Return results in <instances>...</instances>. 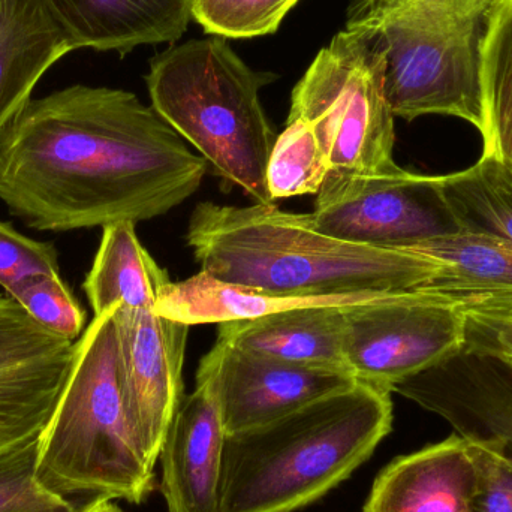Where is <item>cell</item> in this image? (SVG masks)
<instances>
[{
    "label": "cell",
    "instance_id": "6da1fadb",
    "mask_svg": "<svg viewBox=\"0 0 512 512\" xmlns=\"http://www.w3.org/2000/svg\"><path fill=\"white\" fill-rule=\"evenodd\" d=\"M209 164L137 95L74 84L0 132V201L36 231L146 222L185 203Z\"/></svg>",
    "mask_w": 512,
    "mask_h": 512
},
{
    "label": "cell",
    "instance_id": "7a4b0ae2",
    "mask_svg": "<svg viewBox=\"0 0 512 512\" xmlns=\"http://www.w3.org/2000/svg\"><path fill=\"white\" fill-rule=\"evenodd\" d=\"M186 243L203 273L292 297L426 289L439 270L415 252L334 239L313 228L309 213L283 212L274 204H198Z\"/></svg>",
    "mask_w": 512,
    "mask_h": 512
},
{
    "label": "cell",
    "instance_id": "3957f363",
    "mask_svg": "<svg viewBox=\"0 0 512 512\" xmlns=\"http://www.w3.org/2000/svg\"><path fill=\"white\" fill-rule=\"evenodd\" d=\"M391 394L357 381L264 426L227 433L219 512H291L327 495L391 432Z\"/></svg>",
    "mask_w": 512,
    "mask_h": 512
},
{
    "label": "cell",
    "instance_id": "277c9868",
    "mask_svg": "<svg viewBox=\"0 0 512 512\" xmlns=\"http://www.w3.org/2000/svg\"><path fill=\"white\" fill-rule=\"evenodd\" d=\"M498 0H354L345 30L384 62L394 117H459L487 132L481 54Z\"/></svg>",
    "mask_w": 512,
    "mask_h": 512
},
{
    "label": "cell",
    "instance_id": "5b68a950",
    "mask_svg": "<svg viewBox=\"0 0 512 512\" xmlns=\"http://www.w3.org/2000/svg\"><path fill=\"white\" fill-rule=\"evenodd\" d=\"M117 306L93 316L75 342L65 387L39 436L36 480L65 501L141 504L153 489L155 468L135 441L123 402Z\"/></svg>",
    "mask_w": 512,
    "mask_h": 512
},
{
    "label": "cell",
    "instance_id": "8992f818",
    "mask_svg": "<svg viewBox=\"0 0 512 512\" xmlns=\"http://www.w3.org/2000/svg\"><path fill=\"white\" fill-rule=\"evenodd\" d=\"M276 75L249 68L219 36L156 54L146 75L156 113L216 176L255 204H273L267 165L277 134L261 104Z\"/></svg>",
    "mask_w": 512,
    "mask_h": 512
},
{
    "label": "cell",
    "instance_id": "52a82bcc",
    "mask_svg": "<svg viewBox=\"0 0 512 512\" xmlns=\"http://www.w3.org/2000/svg\"><path fill=\"white\" fill-rule=\"evenodd\" d=\"M288 119L309 123L331 173L382 174L394 162V117L384 62L360 36L342 30L316 54L292 90Z\"/></svg>",
    "mask_w": 512,
    "mask_h": 512
},
{
    "label": "cell",
    "instance_id": "ba28073f",
    "mask_svg": "<svg viewBox=\"0 0 512 512\" xmlns=\"http://www.w3.org/2000/svg\"><path fill=\"white\" fill-rule=\"evenodd\" d=\"M345 357L358 381L393 388L453 361L468 342V315L429 289L346 307Z\"/></svg>",
    "mask_w": 512,
    "mask_h": 512
},
{
    "label": "cell",
    "instance_id": "9c48e42d",
    "mask_svg": "<svg viewBox=\"0 0 512 512\" xmlns=\"http://www.w3.org/2000/svg\"><path fill=\"white\" fill-rule=\"evenodd\" d=\"M313 228L343 242L408 251L462 233L442 191V176L330 173L309 213Z\"/></svg>",
    "mask_w": 512,
    "mask_h": 512
},
{
    "label": "cell",
    "instance_id": "30bf717a",
    "mask_svg": "<svg viewBox=\"0 0 512 512\" xmlns=\"http://www.w3.org/2000/svg\"><path fill=\"white\" fill-rule=\"evenodd\" d=\"M120 382L129 426L155 468L165 436L183 402V366L191 325L155 310L114 312Z\"/></svg>",
    "mask_w": 512,
    "mask_h": 512
},
{
    "label": "cell",
    "instance_id": "8fae6325",
    "mask_svg": "<svg viewBox=\"0 0 512 512\" xmlns=\"http://www.w3.org/2000/svg\"><path fill=\"white\" fill-rule=\"evenodd\" d=\"M75 342L0 295V454L38 439L65 387Z\"/></svg>",
    "mask_w": 512,
    "mask_h": 512
},
{
    "label": "cell",
    "instance_id": "7c38bea8",
    "mask_svg": "<svg viewBox=\"0 0 512 512\" xmlns=\"http://www.w3.org/2000/svg\"><path fill=\"white\" fill-rule=\"evenodd\" d=\"M197 373L212 381L227 433L264 426L358 381L346 370L288 363L219 339Z\"/></svg>",
    "mask_w": 512,
    "mask_h": 512
},
{
    "label": "cell",
    "instance_id": "4fadbf2b",
    "mask_svg": "<svg viewBox=\"0 0 512 512\" xmlns=\"http://www.w3.org/2000/svg\"><path fill=\"white\" fill-rule=\"evenodd\" d=\"M225 436L212 381L197 373V387L177 409L159 456L168 512H219Z\"/></svg>",
    "mask_w": 512,
    "mask_h": 512
},
{
    "label": "cell",
    "instance_id": "5bb4252c",
    "mask_svg": "<svg viewBox=\"0 0 512 512\" xmlns=\"http://www.w3.org/2000/svg\"><path fill=\"white\" fill-rule=\"evenodd\" d=\"M478 475L474 441L454 433L393 460L373 483L363 512H471Z\"/></svg>",
    "mask_w": 512,
    "mask_h": 512
},
{
    "label": "cell",
    "instance_id": "9a60e30c",
    "mask_svg": "<svg viewBox=\"0 0 512 512\" xmlns=\"http://www.w3.org/2000/svg\"><path fill=\"white\" fill-rule=\"evenodd\" d=\"M74 50L128 54L182 38L192 0H41Z\"/></svg>",
    "mask_w": 512,
    "mask_h": 512
},
{
    "label": "cell",
    "instance_id": "2e32d148",
    "mask_svg": "<svg viewBox=\"0 0 512 512\" xmlns=\"http://www.w3.org/2000/svg\"><path fill=\"white\" fill-rule=\"evenodd\" d=\"M345 309L310 307L222 322L218 324V339L264 357L349 372Z\"/></svg>",
    "mask_w": 512,
    "mask_h": 512
},
{
    "label": "cell",
    "instance_id": "e0dca14e",
    "mask_svg": "<svg viewBox=\"0 0 512 512\" xmlns=\"http://www.w3.org/2000/svg\"><path fill=\"white\" fill-rule=\"evenodd\" d=\"M510 376L505 379L496 373H468L448 379L432 369L400 382L393 393L441 415L459 435L493 442L512 457Z\"/></svg>",
    "mask_w": 512,
    "mask_h": 512
},
{
    "label": "cell",
    "instance_id": "ac0fdd59",
    "mask_svg": "<svg viewBox=\"0 0 512 512\" xmlns=\"http://www.w3.org/2000/svg\"><path fill=\"white\" fill-rule=\"evenodd\" d=\"M74 51L41 0H0V132L45 72Z\"/></svg>",
    "mask_w": 512,
    "mask_h": 512
},
{
    "label": "cell",
    "instance_id": "d6986e66",
    "mask_svg": "<svg viewBox=\"0 0 512 512\" xmlns=\"http://www.w3.org/2000/svg\"><path fill=\"white\" fill-rule=\"evenodd\" d=\"M387 294L391 292L292 297L231 285L200 271L189 279L168 283L159 295L155 312L165 318L194 327L201 324H222L240 319L259 318L310 307L358 306Z\"/></svg>",
    "mask_w": 512,
    "mask_h": 512
},
{
    "label": "cell",
    "instance_id": "ffe728a7",
    "mask_svg": "<svg viewBox=\"0 0 512 512\" xmlns=\"http://www.w3.org/2000/svg\"><path fill=\"white\" fill-rule=\"evenodd\" d=\"M409 252L438 264L427 286L460 306L481 301H512V243L481 234L457 233L418 243Z\"/></svg>",
    "mask_w": 512,
    "mask_h": 512
},
{
    "label": "cell",
    "instance_id": "44dd1931",
    "mask_svg": "<svg viewBox=\"0 0 512 512\" xmlns=\"http://www.w3.org/2000/svg\"><path fill=\"white\" fill-rule=\"evenodd\" d=\"M134 222L102 228L101 243L83 283L95 315L110 307L155 310L162 289L171 282L135 233Z\"/></svg>",
    "mask_w": 512,
    "mask_h": 512
},
{
    "label": "cell",
    "instance_id": "7402d4cb",
    "mask_svg": "<svg viewBox=\"0 0 512 512\" xmlns=\"http://www.w3.org/2000/svg\"><path fill=\"white\" fill-rule=\"evenodd\" d=\"M442 191L463 233L512 243V159L483 153L472 167L442 176Z\"/></svg>",
    "mask_w": 512,
    "mask_h": 512
},
{
    "label": "cell",
    "instance_id": "603a6c76",
    "mask_svg": "<svg viewBox=\"0 0 512 512\" xmlns=\"http://www.w3.org/2000/svg\"><path fill=\"white\" fill-rule=\"evenodd\" d=\"M487 132L483 153L512 159V0H498L481 54Z\"/></svg>",
    "mask_w": 512,
    "mask_h": 512
},
{
    "label": "cell",
    "instance_id": "cb8c5ba5",
    "mask_svg": "<svg viewBox=\"0 0 512 512\" xmlns=\"http://www.w3.org/2000/svg\"><path fill=\"white\" fill-rule=\"evenodd\" d=\"M331 167L309 123L288 119L277 135L267 165V188L271 201L316 195Z\"/></svg>",
    "mask_w": 512,
    "mask_h": 512
},
{
    "label": "cell",
    "instance_id": "d4e9b609",
    "mask_svg": "<svg viewBox=\"0 0 512 512\" xmlns=\"http://www.w3.org/2000/svg\"><path fill=\"white\" fill-rule=\"evenodd\" d=\"M298 0H192V18L219 38L273 35Z\"/></svg>",
    "mask_w": 512,
    "mask_h": 512
},
{
    "label": "cell",
    "instance_id": "484cf974",
    "mask_svg": "<svg viewBox=\"0 0 512 512\" xmlns=\"http://www.w3.org/2000/svg\"><path fill=\"white\" fill-rule=\"evenodd\" d=\"M9 297L45 330L63 339H80L86 330V310L60 274H41L15 286Z\"/></svg>",
    "mask_w": 512,
    "mask_h": 512
},
{
    "label": "cell",
    "instance_id": "4316f807",
    "mask_svg": "<svg viewBox=\"0 0 512 512\" xmlns=\"http://www.w3.org/2000/svg\"><path fill=\"white\" fill-rule=\"evenodd\" d=\"M38 439L0 454V512L50 510L69 501L47 492L36 480Z\"/></svg>",
    "mask_w": 512,
    "mask_h": 512
},
{
    "label": "cell",
    "instance_id": "83f0119b",
    "mask_svg": "<svg viewBox=\"0 0 512 512\" xmlns=\"http://www.w3.org/2000/svg\"><path fill=\"white\" fill-rule=\"evenodd\" d=\"M41 274H60L59 254L51 243L36 242L0 221V286H15Z\"/></svg>",
    "mask_w": 512,
    "mask_h": 512
},
{
    "label": "cell",
    "instance_id": "f1b7e54d",
    "mask_svg": "<svg viewBox=\"0 0 512 512\" xmlns=\"http://www.w3.org/2000/svg\"><path fill=\"white\" fill-rule=\"evenodd\" d=\"M471 441L480 468L471 512H512V457L493 442Z\"/></svg>",
    "mask_w": 512,
    "mask_h": 512
},
{
    "label": "cell",
    "instance_id": "f546056e",
    "mask_svg": "<svg viewBox=\"0 0 512 512\" xmlns=\"http://www.w3.org/2000/svg\"><path fill=\"white\" fill-rule=\"evenodd\" d=\"M77 512H123L120 510L119 507H117L116 504H114L111 499L107 498H98L93 499V501H90L89 504L84 505L81 510H78Z\"/></svg>",
    "mask_w": 512,
    "mask_h": 512
},
{
    "label": "cell",
    "instance_id": "4dcf8cb0",
    "mask_svg": "<svg viewBox=\"0 0 512 512\" xmlns=\"http://www.w3.org/2000/svg\"><path fill=\"white\" fill-rule=\"evenodd\" d=\"M27 512H77V510H75L74 505H72L71 502H68V504L60 505V507H56V508H50V510L27 511Z\"/></svg>",
    "mask_w": 512,
    "mask_h": 512
}]
</instances>
